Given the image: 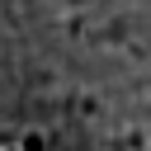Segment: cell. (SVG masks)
I'll return each mask as SVG.
<instances>
[{"label": "cell", "mask_w": 151, "mask_h": 151, "mask_svg": "<svg viewBox=\"0 0 151 151\" xmlns=\"http://www.w3.org/2000/svg\"><path fill=\"white\" fill-rule=\"evenodd\" d=\"M0 151H14V146H0Z\"/></svg>", "instance_id": "1"}]
</instances>
